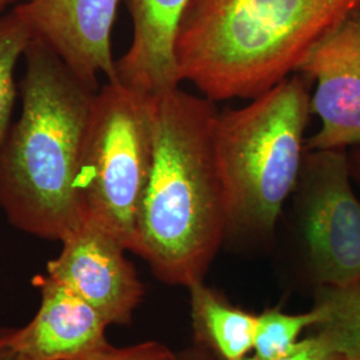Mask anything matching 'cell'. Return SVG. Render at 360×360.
Instances as JSON below:
<instances>
[{"instance_id": "6da1fadb", "label": "cell", "mask_w": 360, "mask_h": 360, "mask_svg": "<svg viewBox=\"0 0 360 360\" xmlns=\"http://www.w3.org/2000/svg\"><path fill=\"white\" fill-rule=\"evenodd\" d=\"M154 159L138 251L169 285L205 281L224 245L226 202L215 150V102L180 87L150 95Z\"/></svg>"}, {"instance_id": "7a4b0ae2", "label": "cell", "mask_w": 360, "mask_h": 360, "mask_svg": "<svg viewBox=\"0 0 360 360\" xmlns=\"http://www.w3.org/2000/svg\"><path fill=\"white\" fill-rule=\"evenodd\" d=\"M22 114L0 148V206L18 230L62 242L84 221L75 180L95 94L34 38Z\"/></svg>"}, {"instance_id": "3957f363", "label": "cell", "mask_w": 360, "mask_h": 360, "mask_svg": "<svg viewBox=\"0 0 360 360\" xmlns=\"http://www.w3.org/2000/svg\"><path fill=\"white\" fill-rule=\"evenodd\" d=\"M359 8L360 0H190L175 41L180 80L215 103L255 99Z\"/></svg>"}, {"instance_id": "277c9868", "label": "cell", "mask_w": 360, "mask_h": 360, "mask_svg": "<svg viewBox=\"0 0 360 360\" xmlns=\"http://www.w3.org/2000/svg\"><path fill=\"white\" fill-rule=\"evenodd\" d=\"M311 82L295 72L240 108L219 111L215 150L226 202L224 243H270L306 155Z\"/></svg>"}, {"instance_id": "5b68a950", "label": "cell", "mask_w": 360, "mask_h": 360, "mask_svg": "<svg viewBox=\"0 0 360 360\" xmlns=\"http://www.w3.org/2000/svg\"><path fill=\"white\" fill-rule=\"evenodd\" d=\"M154 159L150 95L119 80L96 91L77 165L84 220L136 255L138 223Z\"/></svg>"}, {"instance_id": "8992f818", "label": "cell", "mask_w": 360, "mask_h": 360, "mask_svg": "<svg viewBox=\"0 0 360 360\" xmlns=\"http://www.w3.org/2000/svg\"><path fill=\"white\" fill-rule=\"evenodd\" d=\"M351 179L348 150H306L291 200L304 266L316 287L360 279V200Z\"/></svg>"}, {"instance_id": "52a82bcc", "label": "cell", "mask_w": 360, "mask_h": 360, "mask_svg": "<svg viewBox=\"0 0 360 360\" xmlns=\"http://www.w3.org/2000/svg\"><path fill=\"white\" fill-rule=\"evenodd\" d=\"M296 72L315 83L311 112L321 119L306 150L360 146V8L330 30Z\"/></svg>"}, {"instance_id": "ba28073f", "label": "cell", "mask_w": 360, "mask_h": 360, "mask_svg": "<svg viewBox=\"0 0 360 360\" xmlns=\"http://www.w3.org/2000/svg\"><path fill=\"white\" fill-rule=\"evenodd\" d=\"M60 243L46 274L90 303L110 326L129 324L142 303L144 284L126 257L127 250L89 220Z\"/></svg>"}, {"instance_id": "9c48e42d", "label": "cell", "mask_w": 360, "mask_h": 360, "mask_svg": "<svg viewBox=\"0 0 360 360\" xmlns=\"http://www.w3.org/2000/svg\"><path fill=\"white\" fill-rule=\"evenodd\" d=\"M122 0H20L34 37L94 89L98 79L117 80L111 37Z\"/></svg>"}, {"instance_id": "30bf717a", "label": "cell", "mask_w": 360, "mask_h": 360, "mask_svg": "<svg viewBox=\"0 0 360 360\" xmlns=\"http://www.w3.org/2000/svg\"><path fill=\"white\" fill-rule=\"evenodd\" d=\"M34 285L40 304L30 323L16 328L19 360H77L110 345V324L90 303L47 274Z\"/></svg>"}, {"instance_id": "8fae6325", "label": "cell", "mask_w": 360, "mask_h": 360, "mask_svg": "<svg viewBox=\"0 0 360 360\" xmlns=\"http://www.w3.org/2000/svg\"><path fill=\"white\" fill-rule=\"evenodd\" d=\"M190 0H129L132 40L116 60L117 80L146 95L179 87L175 41Z\"/></svg>"}, {"instance_id": "7c38bea8", "label": "cell", "mask_w": 360, "mask_h": 360, "mask_svg": "<svg viewBox=\"0 0 360 360\" xmlns=\"http://www.w3.org/2000/svg\"><path fill=\"white\" fill-rule=\"evenodd\" d=\"M195 345L218 360H240L254 349L257 314L240 309L205 281L188 287Z\"/></svg>"}, {"instance_id": "4fadbf2b", "label": "cell", "mask_w": 360, "mask_h": 360, "mask_svg": "<svg viewBox=\"0 0 360 360\" xmlns=\"http://www.w3.org/2000/svg\"><path fill=\"white\" fill-rule=\"evenodd\" d=\"M321 322L315 333L345 360H360V279L342 287H316Z\"/></svg>"}, {"instance_id": "5bb4252c", "label": "cell", "mask_w": 360, "mask_h": 360, "mask_svg": "<svg viewBox=\"0 0 360 360\" xmlns=\"http://www.w3.org/2000/svg\"><path fill=\"white\" fill-rule=\"evenodd\" d=\"M34 38L26 18L16 6L10 13L0 15V148L11 129L16 65L25 58Z\"/></svg>"}, {"instance_id": "9a60e30c", "label": "cell", "mask_w": 360, "mask_h": 360, "mask_svg": "<svg viewBox=\"0 0 360 360\" xmlns=\"http://www.w3.org/2000/svg\"><path fill=\"white\" fill-rule=\"evenodd\" d=\"M321 322V311L314 309L302 314H287L281 307L266 309L257 314L254 354L260 359H275L291 352L307 328Z\"/></svg>"}, {"instance_id": "2e32d148", "label": "cell", "mask_w": 360, "mask_h": 360, "mask_svg": "<svg viewBox=\"0 0 360 360\" xmlns=\"http://www.w3.org/2000/svg\"><path fill=\"white\" fill-rule=\"evenodd\" d=\"M77 360H178V354L156 340H147L129 347H114L111 343Z\"/></svg>"}, {"instance_id": "e0dca14e", "label": "cell", "mask_w": 360, "mask_h": 360, "mask_svg": "<svg viewBox=\"0 0 360 360\" xmlns=\"http://www.w3.org/2000/svg\"><path fill=\"white\" fill-rule=\"evenodd\" d=\"M240 360H345V358L331 347L322 336L316 333L302 339L291 352L275 359H260L257 356H245Z\"/></svg>"}, {"instance_id": "ac0fdd59", "label": "cell", "mask_w": 360, "mask_h": 360, "mask_svg": "<svg viewBox=\"0 0 360 360\" xmlns=\"http://www.w3.org/2000/svg\"><path fill=\"white\" fill-rule=\"evenodd\" d=\"M15 336L16 328H0V360H19Z\"/></svg>"}, {"instance_id": "d6986e66", "label": "cell", "mask_w": 360, "mask_h": 360, "mask_svg": "<svg viewBox=\"0 0 360 360\" xmlns=\"http://www.w3.org/2000/svg\"><path fill=\"white\" fill-rule=\"evenodd\" d=\"M178 360H217L206 348L193 345V347L186 348L178 352Z\"/></svg>"}, {"instance_id": "ffe728a7", "label": "cell", "mask_w": 360, "mask_h": 360, "mask_svg": "<svg viewBox=\"0 0 360 360\" xmlns=\"http://www.w3.org/2000/svg\"><path fill=\"white\" fill-rule=\"evenodd\" d=\"M348 159H349V168L351 176L360 184V146L352 147L348 150Z\"/></svg>"}, {"instance_id": "44dd1931", "label": "cell", "mask_w": 360, "mask_h": 360, "mask_svg": "<svg viewBox=\"0 0 360 360\" xmlns=\"http://www.w3.org/2000/svg\"><path fill=\"white\" fill-rule=\"evenodd\" d=\"M15 1H20V0H0V15H1V13L4 11V8L7 7V6H10V4H13V3H15Z\"/></svg>"}]
</instances>
